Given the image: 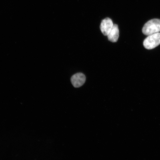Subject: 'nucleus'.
<instances>
[{"label":"nucleus","instance_id":"obj_2","mask_svg":"<svg viewBox=\"0 0 160 160\" xmlns=\"http://www.w3.org/2000/svg\"><path fill=\"white\" fill-rule=\"evenodd\" d=\"M143 45L146 49H152L160 45V33L148 36L143 41Z\"/></svg>","mask_w":160,"mask_h":160},{"label":"nucleus","instance_id":"obj_5","mask_svg":"<svg viewBox=\"0 0 160 160\" xmlns=\"http://www.w3.org/2000/svg\"><path fill=\"white\" fill-rule=\"evenodd\" d=\"M107 37L109 41L112 42H116L118 41L119 37V29L117 25L114 24Z\"/></svg>","mask_w":160,"mask_h":160},{"label":"nucleus","instance_id":"obj_1","mask_svg":"<svg viewBox=\"0 0 160 160\" xmlns=\"http://www.w3.org/2000/svg\"><path fill=\"white\" fill-rule=\"evenodd\" d=\"M144 34L149 36L160 32V19H154L150 20L146 23L143 28Z\"/></svg>","mask_w":160,"mask_h":160},{"label":"nucleus","instance_id":"obj_3","mask_svg":"<svg viewBox=\"0 0 160 160\" xmlns=\"http://www.w3.org/2000/svg\"><path fill=\"white\" fill-rule=\"evenodd\" d=\"M113 25L112 21L109 18H106L103 20L100 25V29L103 35L107 36L113 28Z\"/></svg>","mask_w":160,"mask_h":160},{"label":"nucleus","instance_id":"obj_4","mask_svg":"<svg viewBox=\"0 0 160 160\" xmlns=\"http://www.w3.org/2000/svg\"><path fill=\"white\" fill-rule=\"evenodd\" d=\"M86 81L85 76L83 73H79L74 75L71 78L72 84L75 88L81 87L85 83Z\"/></svg>","mask_w":160,"mask_h":160}]
</instances>
